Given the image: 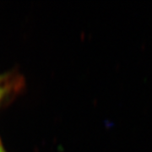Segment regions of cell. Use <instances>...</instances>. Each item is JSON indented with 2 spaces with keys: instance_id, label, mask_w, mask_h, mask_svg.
Masks as SVG:
<instances>
[{
  "instance_id": "obj_1",
  "label": "cell",
  "mask_w": 152,
  "mask_h": 152,
  "mask_svg": "<svg viewBox=\"0 0 152 152\" xmlns=\"http://www.w3.org/2000/svg\"><path fill=\"white\" fill-rule=\"evenodd\" d=\"M0 152H4V150H3V148L1 147V145H0Z\"/></svg>"
},
{
  "instance_id": "obj_2",
  "label": "cell",
  "mask_w": 152,
  "mask_h": 152,
  "mask_svg": "<svg viewBox=\"0 0 152 152\" xmlns=\"http://www.w3.org/2000/svg\"><path fill=\"white\" fill-rule=\"evenodd\" d=\"M1 96H2V93H1V91H0V97H1Z\"/></svg>"
}]
</instances>
